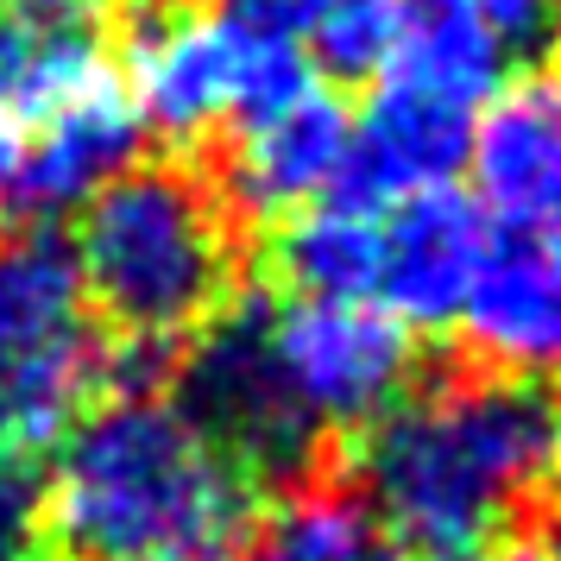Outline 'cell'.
<instances>
[{
    "instance_id": "17",
    "label": "cell",
    "mask_w": 561,
    "mask_h": 561,
    "mask_svg": "<svg viewBox=\"0 0 561 561\" xmlns=\"http://www.w3.org/2000/svg\"><path fill=\"white\" fill-rule=\"evenodd\" d=\"M309 38V70L322 82H334L341 95L354 89H373L391 64V38H398V0H341L329 7L316 26L304 32Z\"/></svg>"
},
{
    "instance_id": "22",
    "label": "cell",
    "mask_w": 561,
    "mask_h": 561,
    "mask_svg": "<svg viewBox=\"0 0 561 561\" xmlns=\"http://www.w3.org/2000/svg\"><path fill=\"white\" fill-rule=\"evenodd\" d=\"M485 561H549V556H542V542H536L530 530H517V536H505V542H499Z\"/></svg>"
},
{
    "instance_id": "4",
    "label": "cell",
    "mask_w": 561,
    "mask_h": 561,
    "mask_svg": "<svg viewBox=\"0 0 561 561\" xmlns=\"http://www.w3.org/2000/svg\"><path fill=\"white\" fill-rule=\"evenodd\" d=\"M164 404L265 505L341 473V442L304 410L278 347H272V297L253 284L178 354L171 379H164Z\"/></svg>"
},
{
    "instance_id": "1",
    "label": "cell",
    "mask_w": 561,
    "mask_h": 561,
    "mask_svg": "<svg viewBox=\"0 0 561 561\" xmlns=\"http://www.w3.org/2000/svg\"><path fill=\"white\" fill-rule=\"evenodd\" d=\"M561 379L499 373L442 334L430 379L341 448L404 561H485L530 524Z\"/></svg>"
},
{
    "instance_id": "20",
    "label": "cell",
    "mask_w": 561,
    "mask_h": 561,
    "mask_svg": "<svg viewBox=\"0 0 561 561\" xmlns=\"http://www.w3.org/2000/svg\"><path fill=\"white\" fill-rule=\"evenodd\" d=\"M329 7H341V0H215L221 20H233V26H247V32H272V38H297V45H304V32Z\"/></svg>"
},
{
    "instance_id": "21",
    "label": "cell",
    "mask_w": 561,
    "mask_h": 561,
    "mask_svg": "<svg viewBox=\"0 0 561 561\" xmlns=\"http://www.w3.org/2000/svg\"><path fill=\"white\" fill-rule=\"evenodd\" d=\"M20 158H26V127L0 114V190L20 178Z\"/></svg>"
},
{
    "instance_id": "12",
    "label": "cell",
    "mask_w": 561,
    "mask_h": 561,
    "mask_svg": "<svg viewBox=\"0 0 561 561\" xmlns=\"http://www.w3.org/2000/svg\"><path fill=\"white\" fill-rule=\"evenodd\" d=\"M95 316L82 304L64 221H13L0 233V354L82 359L95 354Z\"/></svg>"
},
{
    "instance_id": "2",
    "label": "cell",
    "mask_w": 561,
    "mask_h": 561,
    "mask_svg": "<svg viewBox=\"0 0 561 561\" xmlns=\"http://www.w3.org/2000/svg\"><path fill=\"white\" fill-rule=\"evenodd\" d=\"M82 304L107 341L190 347L247 290L253 228L233 208L215 139L133 158L70 215Z\"/></svg>"
},
{
    "instance_id": "11",
    "label": "cell",
    "mask_w": 561,
    "mask_h": 561,
    "mask_svg": "<svg viewBox=\"0 0 561 561\" xmlns=\"http://www.w3.org/2000/svg\"><path fill=\"white\" fill-rule=\"evenodd\" d=\"M121 0H0V114L45 127L82 82L107 70Z\"/></svg>"
},
{
    "instance_id": "19",
    "label": "cell",
    "mask_w": 561,
    "mask_h": 561,
    "mask_svg": "<svg viewBox=\"0 0 561 561\" xmlns=\"http://www.w3.org/2000/svg\"><path fill=\"white\" fill-rule=\"evenodd\" d=\"M499 38L505 77H561V0H473Z\"/></svg>"
},
{
    "instance_id": "16",
    "label": "cell",
    "mask_w": 561,
    "mask_h": 561,
    "mask_svg": "<svg viewBox=\"0 0 561 561\" xmlns=\"http://www.w3.org/2000/svg\"><path fill=\"white\" fill-rule=\"evenodd\" d=\"M247 561H404L379 530L373 505L354 492L347 467L290 492L259 517Z\"/></svg>"
},
{
    "instance_id": "18",
    "label": "cell",
    "mask_w": 561,
    "mask_h": 561,
    "mask_svg": "<svg viewBox=\"0 0 561 561\" xmlns=\"http://www.w3.org/2000/svg\"><path fill=\"white\" fill-rule=\"evenodd\" d=\"M51 467L38 455L0 460V561H51Z\"/></svg>"
},
{
    "instance_id": "6",
    "label": "cell",
    "mask_w": 561,
    "mask_h": 561,
    "mask_svg": "<svg viewBox=\"0 0 561 561\" xmlns=\"http://www.w3.org/2000/svg\"><path fill=\"white\" fill-rule=\"evenodd\" d=\"M492 221L455 183H423L385 208L379 221V284L373 297L416 334H448L480 278Z\"/></svg>"
},
{
    "instance_id": "10",
    "label": "cell",
    "mask_w": 561,
    "mask_h": 561,
    "mask_svg": "<svg viewBox=\"0 0 561 561\" xmlns=\"http://www.w3.org/2000/svg\"><path fill=\"white\" fill-rule=\"evenodd\" d=\"M347 133H354L347 95L316 77L278 114H265L253 127H221V133H208V139H215V164L228 178L233 208L259 233V228H272V221H284V215L309 208V196H322L329 171L341 164Z\"/></svg>"
},
{
    "instance_id": "15",
    "label": "cell",
    "mask_w": 561,
    "mask_h": 561,
    "mask_svg": "<svg viewBox=\"0 0 561 561\" xmlns=\"http://www.w3.org/2000/svg\"><path fill=\"white\" fill-rule=\"evenodd\" d=\"M379 82H404L473 114L505 89V57L473 0H398V38Z\"/></svg>"
},
{
    "instance_id": "9",
    "label": "cell",
    "mask_w": 561,
    "mask_h": 561,
    "mask_svg": "<svg viewBox=\"0 0 561 561\" xmlns=\"http://www.w3.org/2000/svg\"><path fill=\"white\" fill-rule=\"evenodd\" d=\"M146 146V121L133 102L127 77L107 64L57 107L38 146L20 158V178L7 183L0 221H64L77 215L107 178H121Z\"/></svg>"
},
{
    "instance_id": "7",
    "label": "cell",
    "mask_w": 561,
    "mask_h": 561,
    "mask_svg": "<svg viewBox=\"0 0 561 561\" xmlns=\"http://www.w3.org/2000/svg\"><path fill=\"white\" fill-rule=\"evenodd\" d=\"M467 152H473L467 107L435 102L404 82H379V95L366 102L359 127L341 146V164L322 183V208L379 221L398 196L423 190V183H448L467 164Z\"/></svg>"
},
{
    "instance_id": "24",
    "label": "cell",
    "mask_w": 561,
    "mask_h": 561,
    "mask_svg": "<svg viewBox=\"0 0 561 561\" xmlns=\"http://www.w3.org/2000/svg\"><path fill=\"white\" fill-rule=\"evenodd\" d=\"M51 561H64V556H51Z\"/></svg>"
},
{
    "instance_id": "23",
    "label": "cell",
    "mask_w": 561,
    "mask_h": 561,
    "mask_svg": "<svg viewBox=\"0 0 561 561\" xmlns=\"http://www.w3.org/2000/svg\"><path fill=\"white\" fill-rule=\"evenodd\" d=\"M524 530L542 542V556L549 561H561V511H549V517H536V524H524Z\"/></svg>"
},
{
    "instance_id": "3",
    "label": "cell",
    "mask_w": 561,
    "mask_h": 561,
    "mask_svg": "<svg viewBox=\"0 0 561 561\" xmlns=\"http://www.w3.org/2000/svg\"><path fill=\"white\" fill-rule=\"evenodd\" d=\"M265 511L164 391L107 398L57 442L51 542L64 561H247Z\"/></svg>"
},
{
    "instance_id": "5",
    "label": "cell",
    "mask_w": 561,
    "mask_h": 561,
    "mask_svg": "<svg viewBox=\"0 0 561 561\" xmlns=\"http://www.w3.org/2000/svg\"><path fill=\"white\" fill-rule=\"evenodd\" d=\"M272 347L304 410L347 448L430 379L442 334L423 341L398 316L366 304H272Z\"/></svg>"
},
{
    "instance_id": "13",
    "label": "cell",
    "mask_w": 561,
    "mask_h": 561,
    "mask_svg": "<svg viewBox=\"0 0 561 561\" xmlns=\"http://www.w3.org/2000/svg\"><path fill=\"white\" fill-rule=\"evenodd\" d=\"M480 203L499 228H561V77H524L473 139Z\"/></svg>"
},
{
    "instance_id": "14",
    "label": "cell",
    "mask_w": 561,
    "mask_h": 561,
    "mask_svg": "<svg viewBox=\"0 0 561 561\" xmlns=\"http://www.w3.org/2000/svg\"><path fill=\"white\" fill-rule=\"evenodd\" d=\"M253 290L272 304H366L379 284V221L309 203L253 233Z\"/></svg>"
},
{
    "instance_id": "8",
    "label": "cell",
    "mask_w": 561,
    "mask_h": 561,
    "mask_svg": "<svg viewBox=\"0 0 561 561\" xmlns=\"http://www.w3.org/2000/svg\"><path fill=\"white\" fill-rule=\"evenodd\" d=\"M460 322L467 359L561 379V228H492Z\"/></svg>"
}]
</instances>
